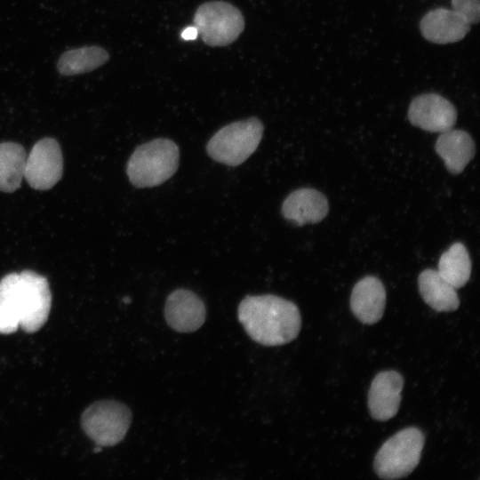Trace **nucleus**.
I'll use <instances>...</instances> for the list:
<instances>
[{
    "instance_id": "1",
    "label": "nucleus",
    "mask_w": 480,
    "mask_h": 480,
    "mask_svg": "<svg viewBox=\"0 0 480 480\" xmlns=\"http://www.w3.org/2000/svg\"><path fill=\"white\" fill-rule=\"evenodd\" d=\"M238 320L247 334L264 346L291 342L301 328L298 307L276 295H249L238 306Z\"/></svg>"
},
{
    "instance_id": "2",
    "label": "nucleus",
    "mask_w": 480,
    "mask_h": 480,
    "mask_svg": "<svg viewBox=\"0 0 480 480\" xmlns=\"http://www.w3.org/2000/svg\"><path fill=\"white\" fill-rule=\"evenodd\" d=\"M180 161L178 146L169 139H155L133 151L126 172L130 182L136 188L158 186L177 171Z\"/></svg>"
},
{
    "instance_id": "3",
    "label": "nucleus",
    "mask_w": 480,
    "mask_h": 480,
    "mask_svg": "<svg viewBox=\"0 0 480 480\" xmlns=\"http://www.w3.org/2000/svg\"><path fill=\"white\" fill-rule=\"evenodd\" d=\"M420 429L409 427L388 439L378 451L373 468L383 479H397L408 476L420 462L424 446Z\"/></svg>"
},
{
    "instance_id": "4",
    "label": "nucleus",
    "mask_w": 480,
    "mask_h": 480,
    "mask_svg": "<svg viewBox=\"0 0 480 480\" xmlns=\"http://www.w3.org/2000/svg\"><path fill=\"white\" fill-rule=\"evenodd\" d=\"M263 130L262 123L255 117L229 124L210 139L207 153L219 163L237 166L256 150Z\"/></svg>"
},
{
    "instance_id": "5",
    "label": "nucleus",
    "mask_w": 480,
    "mask_h": 480,
    "mask_svg": "<svg viewBox=\"0 0 480 480\" xmlns=\"http://www.w3.org/2000/svg\"><path fill=\"white\" fill-rule=\"evenodd\" d=\"M85 434L99 446H113L121 442L132 421V412L124 404L112 400L90 405L82 415Z\"/></svg>"
},
{
    "instance_id": "6",
    "label": "nucleus",
    "mask_w": 480,
    "mask_h": 480,
    "mask_svg": "<svg viewBox=\"0 0 480 480\" xmlns=\"http://www.w3.org/2000/svg\"><path fill=\"white\" fill-rule=\"evenodd\" d=\"M194 26L205 44L224 46L239 36L244 21L240 11L232 4L212 1L199 6L194 17Z\"/></svg>"
},
{
    "instance_id": "7",
    "label": "nucleus",
    "mask_w": 480,
    "mask_h": 480,
    "mask_svg": "<svg viewBox=\"0 0 480 480\" xmlns=\"http://www.w3.org/2000/svg\"><path fill=\"white\" fill-rule=\"evenodd\" d=\"M18 305L22 330L38 331L51 310L52 293L47 279L31 270L18 273Z\"/></svg>"
},
{
    "instance_id": "8",
    "label": "nucleus",
    "mask_w": 480,
    "mask_h": 480,
    "mask_svg": "<svg viewBox=\"0 0 480 480\" xmlns=\"http://www.w3.org/2000/svg\"><path fill=\"white\" fill-rule=\"evenodd\" d=\"M63 158L58 141L52 138L38 140L26 158L24 178L38 190L52 188L61 178Z\"/></svg>"
},
{
    "instance_id": "9",
    "label": "nucleus",
    "mask_w": 480,
    "mask_h": 480,
    "mask_svg": "<svg viewBox=\"0 0 480 480\" xmlns=\"http://www.w3.org/2000/svg\"><path fill=\"white\" fill-rule=\"evenodd\" d=\"M412 124L431 132H443L453 127L457 119L454 106L436 93L414 98L408 109Z\"/></svg>"
},
{
    "instance_id": "10",
    "label": "nucleus",
    "mask_w": 480,
    "mask_h": 480,
    "mask_svg": "<svg viewBox=\"0 0 480 480\" xmlns=\"http://www.w3.org/2000/svg\"><path fill=\"white\" fill-rule=\"evenodd\" d=\"M206 316L204 301L193 292L177 289L167 298L164 317L167 324L179 332H192L200 328Z\"/></svg>"
},
{
    "instance_id": "11",
    "label": "nucleus",
    "mask_w": 480,
    "mask_h": 480,
    "mask_svg": "<svg viewBox=\"0 0 480 480\" xmlns=\"http://www.w3.org/2000/svg\"><path fill=\"white\" fill-rule=\"evenodd\" d=\"M403 386L404 379L396 371H383L374 377L368 393V407L373 419L385 421L397 413Z\"/></svg>"
},
{
    "instance_id": "12",
    "label": "nucleus",
    "mask_w": 480,
    "mask_h": 480,
    "mask_svg": "<svg viewBox=\"0 0 480 480\" xmlns=\"http://www.w3.org/2000/svg\"><path fill=\"white\" fill-rule=\"evenodd\" d=\"M470 23L454 10L437 8L421 19L420 29L428 41L435 44L455 43L464 38Z\"/></svg>"
},
{
    "instance_id": "13",
    "label": "nucleus",
    "mask_w": 480,
    "mask_h": 480,
    "mask_svg": "<svg viewBox=\"0 0 480 480\" xmlns=\"http://www.w3.org/2000/svg\"><path fill=\"white\" fill-rule=\"evenodd\" d=\"M385 305L386 290L379 278L367 276L355 284L350 297V308L360 322L373 324L380 321Z\"/></svg>"
},
{
    "instance_id": "14",
    "label": "nucleus",
    "mask_w": 480,
    "mask_h": 480,
    "mask_svg": "<svg viewBox=\"0 0 480 480\" xmlns=\"http://www.w3.org/2000/svg\"><path fill=\"white\" fill-rule=\"evenodd\" d=\"M328 210L326 197L321 192L308 188L292 192L282 205L284 217L299 226L321 221Z\"/></svg>"
},
{
    "instance_id": "15",
    "label": "nucleus",
    "mask_w": 480,
    "mask_h": 480,
    "mask_svg": "<svg viewBox=\"0 0 480 480\" xmlns=\"http://www.w3.org/2000/svg\"><path fill=\"white\" fill-rule=\"evenodd\" d=\"M475 143L471 136L461 130L441 132L436 142V151L443 159L447 170L460 173L475 156Z\"/></svg>"
},
{
    "instance_id": "16",
    "label": "nucleus",
    "mask_w": 480,
    "mask_h": 480,
    "mask_svg": "<svg viewBox=\"0 0 480 480\" xmlns=\"http://www.w3.org/2000/svg\"><path fill=\"white\" fill-rule=\"evenodd\" d=\"M420 293L424 301L437 312H451L460 306L456 289L435 269H425L418 277Z\"/></svg>"
},
{
    "instance_id": "17",
    "label": "nucleus",
    "mask_w": 480,
    "mask_h": 480,
    "mask_svg": "<svg viewBox=\"0 0 480 480\" xmlns=\"http://www.w3.org/2000/svg\"><path fill=\"white\" fill-rule=\"evenodd\" d=\"M26 151L15 142L0 143V191L13 192L24 178Z\"/></svg>"
},
{
    "instance_id": "18",
    "label": "nucleus",
    "mask_w": 480,
    "mask_h": 480,
    "mask_svg": "<svg viewBox=\"0 0 480 480\" xmlns=\"http://www.w3.org/2000/svg\"><path fill=\"white\" fill-rule=\"evenodd\" d=\"M108 52L100 46H85L64 52L59 59L57 69L63 76L90 72L106 63Z\"/></svg>"
},
{
    "instance_id": "19",
    "label": "nucleus",
    "mask_w": 480,
    "mask_h": 480,
    "mask_svg": "<svg viewBox=\"0 0 480 480\" xmlns=\"http://www.w3.org/2000/svg\"><path fill=\"white\" fill-rule=\"evenodd\" d=\"M437 272L455 289L467 284L471 274V260L464 244L454 243L441 255Z\"/></svg>"
},
{
    "instance_id": "20",
    "label": "nucleus",
    "mask_w": 480,
    "mask_h": 480,
    "mask_svg": "<svg viewBox=\"0 0 480 480\" xmlns=\"http://www.w3.org/2000/svg\"><path fill=\"white\" fill-rule=\"evenodd\" d=\"M19 326L18 273H11L0 280V333H12Z\"/></svg>"
},
{
    "instance_id": "21",
    "label": "nucleus",
    "mask_w": 480,
    "mask_h": 480,
    "mask_svg": "<svg viewBox=\"0 0 480 480\" xmlns=\"http://www.w3.org/2000/svg\"><path fill=\"white\" fill-rule=\"evenodd\" d=\"M452 10L461 14L470 24L480 18V0H451Z\"/></svg>"
},
{
    "instance_id": "22",
    "label": "nucleus",
    "mask_w": 480,
    "mask_h": 480,
    "mask_svg": "<svg viewBox=\"0 0 480 480\" xmlns=\"http://www.w3.org/2000/svg\"><path fill=\"white\" fill-rule=\"evenodd\" d=\"M184 40H194L198 36V30L196 26L185 28L180 34Z\"/></svg>"
}]
</instances>
